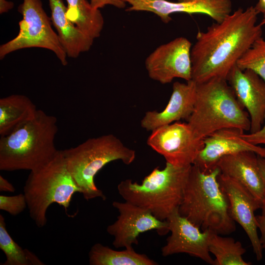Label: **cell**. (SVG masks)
Returning <instances> with one entry per match:
<instances>
[{"instance_id": "obj_32", "label": "cell", "mask_w": 265, "mask_h": 265, "mask_svg": "<svg viewBox=\"0 0 265 265\" xmlns=\"http://www.w3.org/2000/svg\"><path fill=\"white\" fill-rule=\"evenodd\" d=\"M14 6L12 1L7 0H0V14L7 12L12 9Z\"/></svg>"}, {"instance_id": "obj_29", "label": "cell", "mask_w": 265, "mask_h": 265, "mask_svg": "<svg viewBox=\"0 0 265 265\" xmlns=\"http://www.w3.org/2000/svg\"><path fill=\"white\" fill-rule=\"evenodd\" d=\"M258 229H259L261 236L259 237L262 249L265 253V212L260 215H256Z\"/></svg>"}, {"instance_id": "obj_15", "label": "cell", "mask_w": 265, "mask_h": 265, "mask_svg": "<svg viewBox=\"0 0 265 265\" xmlns=\"http://www.w3.org/2000/svg\"><path fill=\"white\" fill-rule=\"evenodd\" d=\"M244 132L239 128H227L209 134L203 139L204 146L192 165L208 172L217 167L222 157L244 151L253 152L265 158V147L246 141L242 136Z\"/></svg>"}, {"instance_id": "obj_6", "label": "cell", "mask_w": 265, "mask_h": 265, "mask_svg": "<svg viewBox=\"0 0 265 265\" xmlns=\"http://www.w3.org/2000/svg\"><path fill=\"white\" fill-rule=\"evenodd\" d=\"M68 169L84 198L89 200L106 196L94 182L98 172L108 163L120 160L126 165L135 159V151L112 134L87 139L75 147L61 150Z\"/></svg>"}, {"instance_id": "obj_23", "label": "cell", "mask_w": 265, "mask_h": 265, "mask_svg": "<svg viewBox=\"0 0 265 265\" xmlns=\"http://www.w3.org/2000/svg\"><path fill=\"white\" fill-rule=\"evenodd\" d=\"M209 250L215 257L214 265H250L242 257L246 250L240 241L221 236L212 231L209 240Z\"/></svg>"}, {"instance_id": "obj_2", "label": "cell", "mask_w": 265, "mask_h": 265, "mask_svg": "<svg viewBox=\"0 0 265 265\" xmlns=\"http://www.w3.org/2000/svg\"><path fill=\"white\" fill-rule=\"evenodd\" d=\"M57 118L38 109L35 116L0 138V170L34 171L57 155Z\"/></svg>"}, {"instance_id": "obj_26", "label": "cell", "mask_w": 265, "mask_h": 265, "mask_svg": "<svg viewBox=\"0 0 265 265\" xmlns=\"http://www.w3.org/2000/svg\"><path fill=\"white\" fill-rule=\"evenodd\" d=\"M26 207L27 202L24 193L13 196L0 195V209L13 216L19 214Z\"/></svg>"}, {"instance_id": "obj_5", "label": "cell", "mask_w": 265, "mask_h": 265, "mask_svg": "<svg viewBox=\"0 0 265 265\" xmlns=\"http://www.w3.org/2000/svg\"><path fill=\"white\" fill-rule=\"evenodd\" d=\"M191 165L178 166L166 162L164 168H155L140 184L131 179L122 181L117 186L118 193L125 201L166 220L178 210Z\"/></svg>"}, {"instance_id": "obj_25", "label": "cell", "mask_w": 265, "mask_h": 265, "mask_svg": "<svg viewBox=\"0 0 265 265\" xmlns=\"http://www.w3.org/2000/svg\"><path fill=\"white\" fill-rule=\"evenodd\" d=\"M237 65L240 69H250L265 81V39L257 40L238 60Z\"/></svg>"}, {"instance_id": "obj_3", "label": "cell", "mask_w": 265, "mask_h": 265, "mask_svg": "<svg viewBox=\"0 0 265 265\" xmlns=\"http://www.w3.org/2000/svg\"><path fill=\"white\" fill-rule=\"evenodd\" d=\"M220 173L217 166L204 172L192 165L178 212L202 231L211 230L226 235L236 230V225L218 181Z\"/></svg>"}, {"instance_id": "obj_20", "label": "cell", "mask_w": 265, "mask_h": 265, "mask_svg": "<svg viewBox=\"0 0 265 265\" xmlns=\"http://www.w3.org/2000/svg\"><path fill=\"white\" fill-rule=\"evenodd\" d=\"M27 96L13 94L0 99V135H7L33 118L37 111Z\"/></svg>"}, {"instance_id": "obj_9", "label": "cell", "mask_w": 265, "mask_h": 265, "mask_svg": "<svg viewBox=\"0 0 265 265\" xmlns=\"http://www.w3.org/2000/svg\"><path fill=\"white\" fill-rule=\"evenodd\" d=\"M147 143L166 162L178 166L192 165L204 146L203 139L195 136L188 124L180 121L154 130Z\"/></svg>"}, {"instance_id": "obj_27", "label": "cell", "mask_w": 265, "mask_h": 265, "mask_svg": "<svg viewBox=\"0 0 265 265\" xmlns=\"http://www.w3.org/2000/svg\"><path fill=\"white\" fill-rule=\"evenodd\" d=\"M242 136L246 141L254 145L263 144L265 147V115L264 123L258 131L254 133H244Z\"/></svg>"}, {"instance_id": "obj_28", "label": "cell", "mask_w": 265, "mask_h": 265, "mask_svg": "<svg viewBox=\"0 0 265 265\" xmlns=\"http://www.w3.org/2000/svg\"><path fill=\"white\" fill-rule=\"evenodd\" d=\"M92 6L100 9L106 5H111L118 8H124L126 6V2L124 0H90Z\"/></svg>"}, {"instance_id": "obj_11", "label": "cell", "mask_w": 265, "mask_h": 265, "mask_svg": "<svg viewBox=\"0 0 265 265\" xmlns=\"http://www.w3.org/2000/svg\"><path fill=\"white\" fill-rule=\"evenodd\" d=\"M189 40L179 37L157 48L145 62L149 77L161 84L175 78L191 80V49Z\"/></svg>"}, {"instance_id": "obj_4", "label": "cell", "mask_w": 265, "mask_h": 265, "mask_svg": "<svg viewBox=\"0 0 265 265\" xmlns=\"http://www.w3.org/2000/svg\"><path fill=\"white\" fill-rule=\"evenodd\" d=\"M187 123L195 136L201 139L224 128L250 129L248 112L227 80L220 78L197 83L194 106Z\"/></svg>"}, {"instance_id": "obj_12", "label": "cell", "mask_w": 265, "mask_h": 265, "mask_svg": "<svg viewBox=\"0 0 265 265\" xmlns=\"http://www.w3.org/2000/svg\"><path fill=\"white\" fill-rule=\"evenodd\" d=\"M169 224L170 236L161 252L163 257L179 253H186L200 259L206 263L213 265L209 250L208 243L212 230L202 231L178 210L166 220Z\"/></svg>"}, {"instance_id": "obj_19", "label": "cell", "mask_w": 265, "mask_h": 265, "mask_svg": "<svg viewBox=\"0 0 265 265\" xmlns=\"http://www.w3.org/2000/svg\"><path fill=\"white\" fill-rule=\"evenodd\" d=\"M51 20L59 41L67 55L77 58L90 50L94 39L85 34L66 16V6L62 0H49Z\"/></svg>"}, {"instance_id": "obj_1", "label": "cell", "mask_w": 265, "mask_h": 265, "mask_svg": "<svg viewBox=\"0 0 265 265\" xmlns=\"http://www.w3.org/2000/svg\"><path fill=\"white\" fill-rule=\"evenodd\" d=\"M255 6L238 8L223 21L198 31L191 49V80L196 83L214 78L226 79L238 60L262 37Z\"/></svg>"}, {"instance_id": "obj_24", "label": "cell", "mask_w": 265, "mask_h": 265, "mask_svg": "<svg viewBox=\"0 0 265 265\" xmlns=\"http://www.w3.org/2000/svg\"><path fill=\"white\" fill-rule=\"evenodd\" d=\"M0 249L6 260L2 265H44L45 264L32 252L23 249L9 234L5 218L0 214Z\"/></svg>"}, {"instance_id": "obj_17", "label": "cell", "mask_w": 265, "mask_h": 265, "mask_svg": "<svg viewBox=\"0 0 265 265\" xmlns=\"http://www.w3.org/2000/svg\"><path fill=\"white\" fill-rule=\"evenodd\" d=\"M197 83L193 80L173 84L172 92L163 110L148 111L141 120V126L147 131L154 130L182 119L188 120L194 108Z\"/></svg>"}, {"instance_id": "obj_21", "label": "cell", "mask_w": 265, "mask_h": 265, "mask_svg": "<svg viewBox=\"0 0 265 265\" xmlns=\"http://www.w3.org/2000/svg\"><path fill=\"white\" fill-rule=\"evenodd\" d=\"M90 265H157L144 254L137 253L133 247L117 251L100 243L94 244L88 253Z\"/></svg>"}, {"instance_id": "obj_10", "label": "cell", "mask_w": 265, "mask_h": 265, "mask_svg": "<svg viewBox=\"0 0 265 265\" xmlns=\"http://www.w3.org/2000/svg\"><path fill=\"white\" fill-rule=\"evenodd\" d=\"M112 206L118 210L117 220L106 228L114 238L113 245L116 248L133 247L138 243L140 234L156 230L160 236L169 232L167 220H160L149 210L130 202L114 201Z\"/></svg>"}, {"instance_id": "obj_13", "label": "cell", "mask_w": 265, "mask_h": 265, "mask_svg": "<svg viewBox=\"0 0 265 265\" xmlns=\"http://www.w3.org/2000/svg\"><path fill=\"white\" fill-rule=\"evenodd\" d=\"M130 5L128 11H148L158 16L162 22L167 24L170 15L177 13L188 14H201L209 16L216 23L223 21L231 14L230 0H124Z\"/></svg>"}, {"instance_id": "obj_33", "label": "cell", "mask_w": 265, "mask_h": 265, "mask_svg": "<svg viewBox=\"0 0 265 265\" xmlns=\"http://www.w3.org/2000/svg\"><path fill=\"white\" fill-rule=\"evenodd\" d=\"M255 7L259 13L263 15V19L260 23L263 26L265 24V0H259Z\"/></svg>"}, {"instance_id": "obj_8", "label": "cell", "mask_w": 265, "mask_h": 265, "mask_svg": "<svg viewBox=\"0 0 265 265\" xmlns=\"http://www.w3.org/2000/svg\"><path fill=\"white\" fill-rule=\"evenodd\" d=\"M23 16L19 32L12 40L0 46V59L21 49L41 48L53 52L63 65L67 64V54L40 0H23L18 8Z\"/></svg>"}, {"instance_id": "obj_22", "label": "cell", "mask_w": 265, "mask_h": 265, "mask_svg": "<svg viewBox=\"0 0 265 265\" xmlns=\"http://www.w3.org/2000/svg\"><path fill=\"white\" fill-rule=\"evenodd\" d=\"M68 19L85 34L93 39L99 37L104 20L101 11L87 0H66Z\"/></svg>"}, {"instance_id": "obj_31", "label": "cell", "mask_w": 265, "mask_h": 265, "mask_svg": "<svg viewBox=\"0 0 265 265\" xmlns=\"http://www.w3.org/2000/svg\"><path fill=\"white\" fill-rule=\"evenodd\" d=\"M258 159L260 170L264 182L265 194V158L258 156ZM261 209L262 212H265V199L264 204Z\"/></svg>"}, {"instance_id": "obj_14", "label": "cell", "mask_w": 265, "mask_h": 265, "mask_svg": "<svg viewBox=\"0 0 265 265\" xmlns=\"http://www.w3.org/2000/svg\"><path fill=\"white\" fill-rule=\"evenodd\" d=\"M218 181L227 198L231 217L244 230L250 240L257 260H261L263 250L260 242L255 215V212L261 209L259 203L247 189L234 179L220 173Z\"/></svg>"}, {"instance_id": "obj_16", "label": "cell", "mask_w": 265, "mask_h": 265, "mask_svg": "<svg viewBox=\"0 0 265 265\" xmlns=\"http://www.w3.org/2000/svg\"><path fill=\"white\" fill-rule=\"evenodd\" d=\"M226 80L249 114L250 133L258 131L265 120V81L253 70H242L237 65L230 71Z\"/></svg>"}, {"instance_id": "obj_7", "label": "cell", "mask_w": 265, "mask_h": 265, "mask_svg": "<svg viewBox=\"0 0 265 265\" xmlns=\"http://www.w3.org/2000/svg\"><path fill=\"white\" fill-rule=\"evenodd\" d=\"M81 190L69 170L61 151L49 162L30 171L24 187L30 217L39 228L47 222V211L53 203L62 206L66 212L73 195Z\"/></svg>"}, {"instance_id": "obj_30", "label": "cell", "mask_w": 265, "mask_h": 265, "mask_svg": "<svg viewBox=\"0 0 265 265\" xmlns=\"http://www.w3.org/2000/svg\"><path fill=\"white\" fill-rule=\"evenodd\" d=\"M0 191L9 192H14L15 191L13 185L1 175H0Z\"/></svg>"}, {"instance_id": "obj_18", "label": "cell", "mask_w": 265, "mask_h": 265, "mask_svg": "<svg viewBox=\"0 0 265 265\" xmlns=\"http://www.w3.org/2000/svg\"><path fill=\"white\" fill-rule=\"evenodd\" d=\"M217 166L221 173L237 181L247 189L262 209L265 199V185L255 153L244 151L224 156L219 159Z\"/></svg>"}]
</instances>
